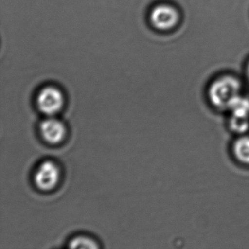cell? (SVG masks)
Returning a JSON list of instances; mask_svg holds the SVG:
<instances>
[{"instance_id":"6da1fadb","label":"cell","mask_w":249,"mask_h":249,"mask_svg":"<svg viewBox=\"0 0 249 249\" xmlns=\"http://www.w3.org/2000/svg\"><path fill=\"white\" fill-rule=\"evenodd\" d=\"M240 81L231 76H224L214 81L208 91V97L213 106L218 109H229L236 97L240 96Z\"/></svg>"},{"instance_id":"7a4b0ae2","label":"cell","mask_w":249,"mask_h":249,"mask_svg":"<svg viewBox=\"0 0 249 249\" xmlns=\"http://www.w3.org/2000/svg\"><path fill=\"white\" fill-rule=\"evenodd\" d=\"M37 108L47 116L58 114L65 106V96L62 90L54 86H46L39 91L36 98Z\"/></svg>"},{"instance_id":"3957f363","label":"cell","mask_w":249,"mask_h":249,"mask_svg":"<svg viewBox=\"0 0 249 249\" xmlns=\"http://www.w3.org/2000/svg\"><path fill=\"white\" fill-rule=\"evenodd\" d=\"M60 168L56 162L46 160L39 164L34 174L36 187L43 192L53 190L60 180Z\"/></svg>"},{"instance_id":"277c9868","label":"cell","mask_w":249,"mask_h":249,"mask_svg":"<svg viewBox=\"0 0 249 249\" xmlns=\"http://www.w3.org/2000/svg\"><path fill=\"white\" fill-rule=\"evenodd\" d=\"M149 18L151 25L154 28L161 31H167L177 25L179 14L173 7L159 5L153 8Z\"/></svg>"},{"instance_id":"5b68a950","label":"cell","mask_w":249,"mask_h":249,"mask_svg":"<svg viewBox=\"0 0 249 249\" xmlns=\"http://www.w3.org/2000/svg\"><path fill=\"white\" fill-rule=\"evenodd\" d=\"M40 132L45 142L58 145L63 142L67 135L65 124L53 116H48L40 125Z\"/></svg>"},{"instance_id":"8992f818","label":"cell","mask_w":249,"mask_h":249,"mask_svg":"<svg viewBox=\"0 0 249 249\" xmlns=\"http://www.w3.org/2000/svg\"><path fill=\"white\" fill-rule=\"evenodd\" d=\"M234 157L243 164H249V137H242L233 145Z\"/></svg>"},{"instance_id":"52a82bcc","label":"cell","mask_w":249,"mask_h":249,"mask_svg":"<svg viewBox=\"0 0 249 249\" xmlns=\"http://www.w3.org/2000/svg\"><path fill=\"white\" fill-rule=\"evenodd\" d=\"M228 110L233 116L249 118V100L246 97L238 96L231 103Z\"/></svg>"},{"instance_id":"ba28073f","label":"cell","mask_w":249,"mask_h":249,"mask_svg":"<svg viewBox=\"0 0 249 249\" xmlns=\"http://www.w3.org/2000/svg\"><path fill=\"white\" fill-rule=\"evenodd\" d=\"M69 247L71 249H98L99 245L94 239L86 235H78L69 242Z\"/></svg>"},{"instance_id":"9c48e42d","label":"cell","mask_w":249,"mask_h":249,"mask_svg":"<svg viewBox=\"0 0 249 249\" xmlns=\"http://www.w3.org/2000/svg\"><path fill=\"white\" fill-rule=\"evenodd\" d=\"M229 124L233 132L236 133H243L249 129V118L231 115Z\"/></svg>"},{"instance_id":"30bf717a","label":"cell","mask_w":249,"mask_h":249,"mask_svg":"<svg viewBox=\"0 0 249 249\" xmlns=\"http://www.w3.org/2000/svg\"><path fill=\"white\" fill-rule=\"evenodd\" d=\"M248 76H249V66H248Z\"/></svg>"}]
</instances>
